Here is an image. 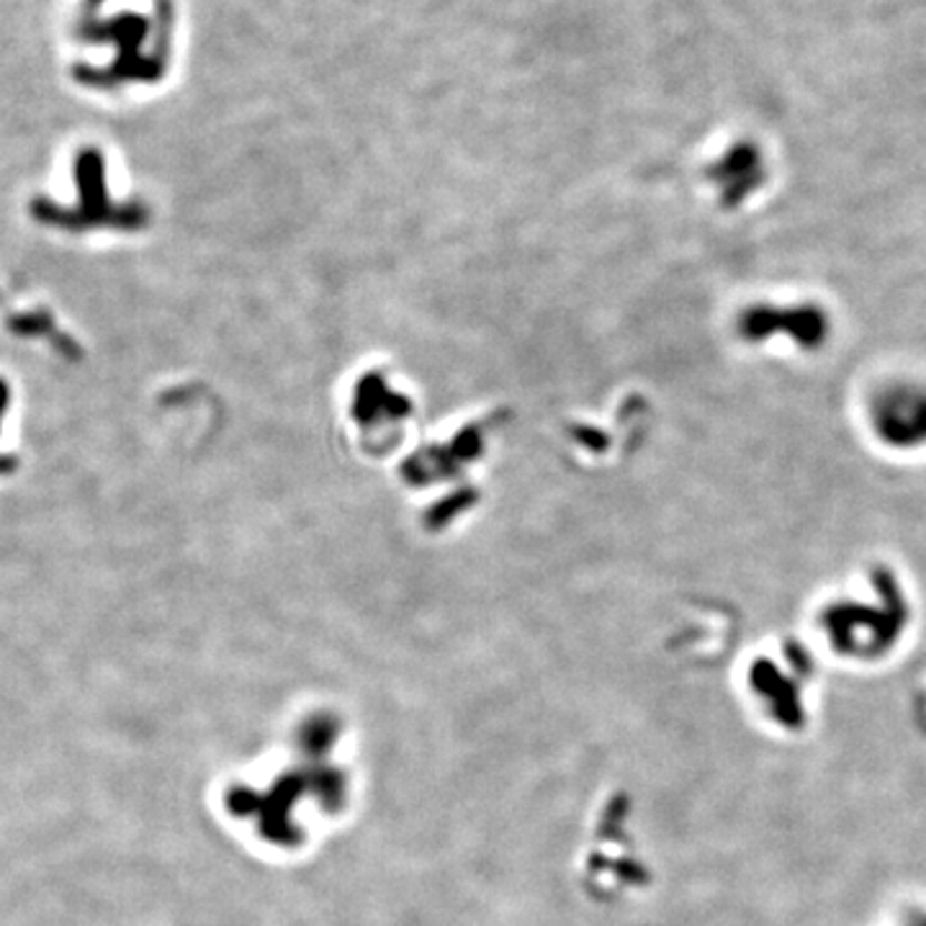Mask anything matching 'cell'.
Here are the masks:
<instances>
[{
	"label": "cell",
	"mask_w": 926,
	"mask_h": 926,
	"mask_svg": "<svg viewBox=\"0 0 926 926\" xmlns=\"http://www.w3.org/2000/svg\"><path fill=\"white\" fill-rule=\"evenodd\" d=\"M873 425L890 445L916 449L926 443V389L898 384L883 389L873 404Z\"/></svg>",
	"instance_id": "1"
}]
</instances>
